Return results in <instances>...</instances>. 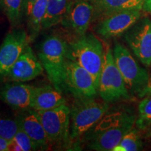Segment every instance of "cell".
Segmentation results:
<instances>
[{
    "instance_id": "obj_30",
    "label": "cell",
    "mask_w": 151,
    "mask_h": 151,
    "mask_svg": "<svg viewBox=\"0 0 151 151\" xmlns=\"http://www.w3.org/2000/svg\"><path fill=\"white\" fill-rule=\"evenodd\" d=\"M2 4V0H0V5Z\"/></svg>"
},
{
    "instance_id": "obj_9",
    "label": "cell",
    "mask_w": 151,
    "mask_h": 151,
    "mask_svg": "<svg viewBox=\"0 0 151 151\" xmlns=\"http://www.w3.org/2000/svg\"><path fill=\"white\" fill-rule=\"evenodd\" d=\"M30 42L27 32L14 27L9 32L0 46V80L8 73Z\"/></svg>"
},
{
    "instance_id": "obj_29",
    "label": "cell",
    "mask_w": 151,
    "mask_h": 151,
    "mask_svg": "<svg viewBox=\"0 0 151 151\" xmlns=\"http://www.w3.org/2000/svg\"><path fill=\"white\" fill-rule=\"evenodd\" d=\"M146 131L147 132V137H151V126L150 127H148Z\"/></svg>"
},
{
    "instance_id": "obj_1",
    "label": "cell",
    "mask_w": 151,
    "mask_h": 151,
    "mask_svg": "<svg viewBox=\"0 0 151 151\" xmlns=\"http://www.w3.org/2000/svg\"><path fill=\"white\" fill-rule=\"evenodd\" d=\"M67 43V58L78 63L92 75L98 89L105 52L102 43L92 33L76 37Z\"/></svg>"
},
{
    "instance_id": "obj_25",
    "label": "cell",
    "mask_w": 151,
    "mask_h": 151,
    "mask_svg": "<svg viewBox=\"0 0 151 151\" xmlns=\"http://www.w3.org/2000/svg\"><path fill=\"white\" fill-rule=\"evenodd\" d=\"M38 0H23V11L24 16L27 18L31 13L34 5Z\"/></svg>"
},
{
    "instance_id": "obj_17",
    "label": "cell",
    "mask_w": 151,
    "mask_h": 151,
    "mask_svg": "<svg viewBox=\"0 0 151 151\" xmlns=\"http://www.w3.org/2000/svg\"><path fill=\"white\" fill-rule=\"evenodd\" d=\"M66 104L62 91L55 87L43 86L35 87L30 109L34 111H46Z\"/></svg>"
},
{
    "instance_id": "obj_28",
    "label": "cell",
    "mask_w": 151,
    "mask_h": 151,
    "mask_svg": "<svg viewBox=\"0 0 151 151\" xmlns=\"http://www.w3.org/2000/svg\"><path fill=\"white\" fill-rule=\"evenodd\" d=\"M143 9L147 13L151 14V0H145Z\"/></svg>"
},
{
    "instance_id": "obj_14",
    "label": "cell",
    "mask_w": 151,
    "mask_h": 151,
    "mask_svg": "<svg viewBox=\"0 0 151 151\" xmlns=\"http://www.w3.org/2000/svg\"><path fill=\"white\" fill-rule=\"evenodd\" d=\"M135 124H128L120 127H113L104 131L90 135H83L85 141L90 149L97 151L113 150Z\"/></svg>"
},
{
    "instance_id": "obj_21",
    "label": "cell",
    "mask_w": 151,
    "mask_h": 151,
    "mask_svg": "<svg viewBox=\"0 0 151 151\" xmlns=\"http://www.w3.org/2000/svg\"><path fill=\"white\" fill-rule=\"evenodd\" d=\"M143 148L140 129L133 127L124 136L113 151H138L141 150Z\"/></svg>"
},
{
    "instance_id": "obj_3",
    "label": "cell",
    "mask_w": 151,
    "mask_h": 151,
    "mask_svg": "<svg viewBox=\"0 0 151 151\" xmlns=\"http://www.w3.org/2000/svg\"><path fill=\"white\" fill-rule=\"evenodd\" d=\"M109 105L95 97L75 98L70 109V141L83 137L109 110Z\"/></svg>"
},
{
    "instance_id": "obj_16",
    "label": "cell",
    "mask_w": 151,
    "mask_h": 151,
    "mask_svg": "<svg viewBox=\"0 0 151 151\" xmlns=\"http://www.w3.org/2000/svg\"><path fill=\"white\" fill-rule=\"evenodd\" d=\"M93 6L92 22L114 13L124 10H142L145 0H89Z\"/></svg>"
},
{
    "instance_id": "obj_5",
    "label": "cell",
    "mask_w": 151,
    "mask_h": 151,
    "mask_svg": "<svg viewBox=\"0 0 151 151\" xmlns=\"http://www.w3.org/2000/svg\"><path fill=\"white\" fill-rule=\"evenodd\" d=\"M113 55L129 93L139 94L150 78L148 71L138 64L128 49L120 43H115Z\"/></svg>"
},
{
    "instance_id": "obj_12",
    "label": "cell",
    "mask_w": 151,
    "mask_h": 151,
    "mask_svg": "<svg viewBox=\"0 0 151 151\" xmlns=\"http://www.w3.org/2000/svg\"><path fill=\"white\" fill-rule=\"evenodd\" d=\"M43 71V67L40 60L32 47L28 45L2 81L27 82L37 78Z\"/></svg>"
},
{
    "instance_id": "obj_27",
    "label": "cell",
    "mask_w": 151,
    "mask_h": 151,
    "mask_svg": "<svg viewBox=\"0 0 151 151\" xmlns=\"http://www.w3.org/2000/svg\"><path fill=\"white\" fill-rule=\"evenodd\" d=\"M11 141L0 137V151H8Z\"/></svg>"
},
{
    "instance_id": "obj_6",
    "label": "cell",
    "mask_w": 151,
    "mask_h": 151,
    "mask_svg": "<svg viewBox=\"0 0 151 151\" xmlns=\"http://www.w3.org/2000/svg\"><path fill=\"white\" fill-rule=\"evenodd\" d=\"M36 112L40 118L50 143L62 145L70 141V109L67 105Z\"/></svg>"
},
{
    "instance_id": "obj_23",
    "label": "cell",
    "mask_w": 151,
    "mask_h": 151,
    "mask_svg": "<svg viewBox=\"0 0 151 151\" xmlns=\"http://www.w3.org/2000/svg\"><path fill=\"white\" fill-rule=\"evenodd\" d=\"M19 128L17 119L0 116V137L11 141L16 136Z\"/></svg>"
},
{
    "instance_id": "obj_7",
    "label": "cell",
    "mask_w": 151,
    "mask_h": 151,
    "mask_svg": "<svg viewBox=\"0 0 151 151\" xmlns=\"http://www.w3.org/2000/svg\"><path fill=\"white\" fill-rule=\"evenodd\" d=\"M63 88L75 98L95 97L98 93L92 75L78 63L68 58L64 70Z\"/></svg>"
},
{
    "instance_id": "obj_22",
    "label": "cell",
    "mask_w": 151,
    "mask_h": 151,
    "mask_svg": "<svg viewBox=\"0 0 151 151\" xmlns=\"http://www.w3.org/2000/svg\"><path fill=\"white\" fill-rule=\"evenodd\" d=\"M136 126L140 130H146L151 126V95L143 97L139 105V115Z\"/></svg>"
},
{
    "instance_id": "obj_13",
    "label": "cell",
    "mask_w": 151,
    "mask_h": 151,
    "mask_svg": "<svg viewBox=\"0 0 151 151\" xmlns=\"http://www.w3.org/2000/svg\"><path fill=\"white\" fill-rule=\"evenodd\" d=\"M34 88L22 82L7 83L0 88V99L14 109L26 111L31 107Z\"/></svg>"
},
{
    "instance_id": "obj_15",
    "label": "cell",
    "mask_w": 151,
    "mask_h": 151,
    "mask_svg": "<svg viewBox=\"0 0 151 151\" xmlns=\"http://www.w3.org/2000/svg\"><path fill=\"white\" fill-rule=\"evenodd\" d=\"M20 127L39 148H46L50 143L40 118L37 112L29 109L17 118Z\"/></svg>"
},
{
    "instance_id": "obj_18",
    "label": "cell",
    "mask_w": 151,
    "mask_h": 151,
    "mask_svg": "<svg viewBox=\"0 0 151 151\" xmlns=\"http://www.w3.org/2000/svg\"><path fill=\"white\" fill-rule=\"evenodd\" d=\"M69 0H48L42 29H50L61 23L67 12Z\"/></svg>"
},
{
    "instance_id": "obj_11",
    "label": "cell",
    "mask_w": 151,
    "mask_h": 151,
    "mask_svg": "<svg viewBox=\"0 0 151 151\" xmlns=\"http://www.w3.org/2000/svg\"><path fill=\"white\" fill-rule=\"evenodd\" d=\"M93 6L90 1L71 0L61 23L76 37H80L88 32L93 20Z\"/></svg>"
},
{
    "instance_id": "obj_2",
    "label": "cell",
    "mask_w": 151,
    "mask_h": 151,
    "mask_svg": "<svg viewBox=\"0 0 151 151\" xmlns=\"http://www.w3.org/2000/svg\"><path fill=\"white\" fill-rule=\"evenodd\" d=\"M68 43L62 37L50 35L41 43L38 56L49 81L62 91L63 75L67 57Z\"/></svg>"
},
{
    "instance_id": "obj_24",
    "label": "cell",
    "mask_w": 151,
    "mask_h": 151,
    "mask_svg": "<svg viewBox=\"0 0 151 151\" xmlns=\"http://www.w3.org/2000/svg\"><path fill=\"white\" fill-rule=\"evenodd\" d=\"M11 141L16 143L18 146H20L22 151L38 150L37 146H36L35 143L30 139L29 136L26 134V132L22 129L20 124H19L18 130L17 132L16 136L11 140Z\"/></svg>"
},
{
    "instance_id": "obj_19",
    "label": "cell",
    "mask_w": 151,
    "mask_h": 151,
    "mask_svg": "<svg viewBox=\"0 0 151 151\" xmlns=\"http://www.w3.org/2000/svg\"><path fill=\"white\" fill-rule=\"evenodd\" d=\"M48 0H38L27 17V33L30 42L37 39L42 29V22L46 14Z\"/></svg>"
},
{
    "instance_id": "obj_4",
    "label": "cell",
    "mask_w": 151,
    "mask_h": 151,
    "mask_svg": "<svg viewBox=\"0 0 151 151\" xmlns=\"http://www.w3.org/2000/svg\"><path fill=\"white\" fill-rule=\"evenodd\" d=\"M101 99L106 103L127 100L131 98L121 73L114 61L113 50L107 46L98 86Z\"/></svg>"
},
{
    "instance_id": "obj_31",
    "label": "cell",
    "mask_w": 151,
    "mask_h": 151,
    "mask_svg": "<svg viewBox=\"0 0 151 151\" xmlns=\"http://www.w3.org/2000/svg\"><path fill=\"white\" fill-rule=\"evenodd\" d=\"M88 1H89V0H88Z\"/></svg>"
},
{
    "instance_id": "obj_20",
    "label": "cell",
    "mask_w": 151,
    "mask_h": 151,
    "mask_svg": "<svg viewBox=\"0 0 151 151\" xmlns=\"http://www.w3.org/2000/svg\"><path fill=\"white\" fill-rule=\"evenodd\" d=\"M2 6L11 27H18L24 16L23 0H2Z\"/></svg>"
},
{
    "instance_id": "obj_8",
    "label": "cell",
    "mask_w": 151,
    "mask_h": 151,
    "mask_svg": "<svg viewBox=\"0 0 151 151\" xmlns=\"http://www.w3.org/2000/svg\"><path fill=\"white\" fill-rule=\"evenodd\" d=\"M124 40L143 65H151V20L140 18L124 35Z\"/></svg>"
},
{
    "instance_id": "obj_10",
    "label": "cell",
    "mask_w": 151,
    "mask_h": 151,
    "mask_svg": "<svg viewBox=\"0 0 151 151\" xmlns=\"http://www.w3.org/2000/svg\"><path fill=\"white\" fill-rule=\"evenodd\" d=\"M141 18V10L132 9L114 13L96 22V33L105 39L124 35Z\"/></svg>"
},
{
    "instance_id": "obj_26",
    "label": "cell",
    "mask_w": 151,
    "mask_h": 151,
    "mask_svg": "<svg viewBox=\"0 0 151 151\" xmlns=\"http://www.w3.org/2000/svg\"><path fill=\"white\" fill-rule=\"evenodd\" d=\"M150 95H151V77H150V78H149V81L146 87L143 88L142 91H141L140 93L138 94V97L139 98H143Z\"/></svg>"
}]
</instances>
